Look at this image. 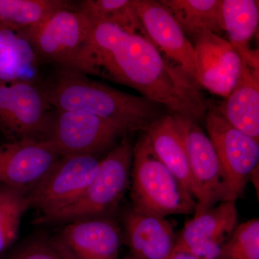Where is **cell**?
I'll return each mask as SVG.
<instances>
[{
    "label": "cell",
    "mask_w": 259,
    "mask_h": 259,
    "mask_svg": "<svg viewBox=\"0 0 259 259\" xmlns=\"http://www.w3.org/2000/svg\"><path fill=\"white\" fill-rule=\"evenodd\" d=\"M134 89L170 113L199 122L208 110L199 86L168 64L147 37L107 23L94 24L65 67Z\"/></svg>",
    "instance_id": "obj_1"
},
{
    "label": "cell",
    "mask_w": 259,
    "mask_h": 259,
    "mask_svg": "<svg viewBox=\"0 0 259 259\" xmlns=\"http://www.w3.org/2000/svg\"><path fill=\"white\" fill-rule=\"evenodd\" d=\"M49 103L59 110L93 114L125 128L146 131L164 115L161 105L90 79L74 70L62 68L51 83H44Z\"/></svg>",
    "instance_id": "obj_2"
},
{
    "label": "cell",
    "mask_w": 259,
    "mask_h": 259,
    "mask_svg": "<svg viewBox=\"0 0 259 259\" xmlns=\"http://www.w3.org/2000/svg\"><path fill=\"white\" fill-rule=\"evenodd\" d=\"M134 145L127 135L100 160L95 178L72 204L48 215H39L35 225L66 224L89 218L112 217L131 185Z\"/></svg>",
    "instance_id": "obj_3"
},
{
    "label": "cell",
    "mask_w": 259,
    "mask_h": 259,
    "mask_svg": "<svg viewBox=\"0 0 259 259\" xmlns=\"http://www.w3.org/2000/svg\"><path fill=\"white\" fill-rule=\"evenodd\" d=\"M131 197L135 210L165 218L194 214L197 207L193 196L156 157L145 132L133 149Z\"/></svg>",
    "instance_id": "obj_4"
},
{
    "label": "cell",
    "mask_w": 259,
    "mask_h": 259,
    "mask_svg": "<svg viewBox=\"0 0 259 259\" xmlns=\"http://www.w3.org/2000/svg\"><path fill=\"white\" fill-rule=\"evenodd\" d=\"M51 108L44 83L0 82V131L8 141L48 140Z\"/></svg>",
    "instance_id": "obj_5"
},
{
    "label": "cell",
    "mask_w": 259,
    "mask_h": 259,
    "mask_svg": "<svg viewBox=\"0 0 259 259\" xmlns=\"http://www.w3.org/2000/svg\"><path fill=\"white\" fill-rule=\"evenodd\" d=\"M174 117L188 157L194 199L197 201L194 215H197L220 202L228 200V183L208 135L196 121L178 115Z\"/></svg>",
    "instance_id": "obj_6"
},
{
    "label": "cell",
    "mask_w": 259,
    "mask_h": 259,
    "mask_svg": "<svg viewBox=\"0 0 259 259\" xmlns=\"http://www.w3.org/2000/svg\"><path fill=\"white\" fill-rule=\"evenodd\" d=\"M128 134L120 125L88 112L54 109L48 140L62 156L98 157L110 151Z\"/></svg>",
    "instance_id": "obj_7"
},
{
    "label": "cell",
    "mask_w": 259,
    "mask_h": 259,
    "mask_svg": "<svg viewBox=\"0 0 259 259\" xmlns=\"http://www.w3.org/2000/svg\"><path fill=\"white\" fill-rule=\"evenodd\" d=\"M206 128L221 161L228 187V200L243 195L250 175L258 168L259 141L232 126L216 107L206 113Z\"/></svg>",
    "instance_id": "obj_8"
},
{
    "label": "cell",
    "mask_w": 259,
    "mask_h": 259,
    "mask_svg": "<svg viewBox=\"0 0 259 259\" xmlns=\"http://www.w3.org/2000/svg\"><path fill=\"white\" fill-rule=\"evenodd\" d=\"M100 160L88 155L61 156L47 176L27 194L28 209L48 215L72 204L95 178Z\"/></svg>",
    "instance_id": "obj_9"
},
{
    "label": "cell",
    "mask_w": 259,
    "mask_h": 259,
    "mask_svg": "<svg viewBox=\"0 0 259 259\" xmlns=\"http://www.w3.org/2000/svg\"><path fill=\"white\" fill-rule=\"evenodd\" d=\"M94 23L76 8L61 10L44 23L18 32L31 45L39 61L65 67L88 40Z\"/></svg>",
    "instance_id": "obj_10"
},
{
    "label": "cell",
    "mask_w": 259,
    "mask_h": 259,
    "mask_svg": "<svg viewBox=\"0 0 259 259\" xmlns=\"http://www.w3.org/2000/svg\"><path fill=\"white\" fill-rule=\"evenodd\" d=\"M61 156L49 140L24 139L0 144V185L27 195Z\"/></svg>",
    "instance_id": "obj_11"
},
{
    "label": "cell",
    "mask_w": 259,
    "mask_h": 259,
    "mask_svg": "<svg viewBox=\"0 0 259 259\" xmlns=\"http://www.w3.org/2000/svg\"><path fill=\"white\" fill-rule=\"evenodd\" d=\"M134 4L150 41L197 84L193 44L171 13L156 0H134Z\"/></svg>",
    "instance_id": "obj_12"
},
{
    "label": "cell",
    "mask_w": 259,
    "mask_h": 259,
    "mask_svg": "<svg viewBox=\"0 0 259 259\" xmlns=\"http://www.w3.org/2000/svg\"><path fill=\"white\" fill-rule=\"evenodd\" d=\"M193 46L197 84L226 98L241 74V56L228 40L214 33L197 37Z\"/></svg>",
    "instance_id": "obj_13"
},
{
    "label": "cell",
    "mask_w": 259,
    "mask_h": 259,
    "mask_svg": "<svg viewBox=\"0 0 259 259\" xmlns=\"http://www.w3.org/2000/svg\"><path fill=\"white\" fill-rule=\"evenodd\" d=\"M56 239L72 259H118L122 232L112 217L66 223Z\"/></svg>",
    "instance_id": "obj_14"
},
{
    "label": "cell",
    "mask_w": 259,
    "mask_h": 259,
    "mask_svg": "<svg viewBox=\"0 0 259 259\" xmlns=\"http://www.w3.org/2000/svg\"><path fill=\"white\" fill-rule=\"evenodd\" d=\"M122 221L131 255L139 259H169L177 236L166 218L131 207L124 211Z\"/></svg>",
    "instance_id": "obj_15"
},
{
    "label": "cell",
    "mask_w": 259,
    "mask_h": 259,
    "mask_svg": "<svg viewBox=\"0 0 259 259\" xmlns=\"http://www.w3.org/2000/svg\"><path fill=\"white\" fill-rule=\"evenodd\" d=\"M216 109L232 126L259 141L258 59H242L236 87Z\"/></svg>",
    "instance_id": "obj_16"
},
{
    "label": "cell",
    "mask_w": 259,
    "mask_h": 259,
    "mask_svg": "<svg viewBox=\"0 0 259 259\" xmlns=\"http://www.w3.org/2000/svg\"><path fill=\"white\" fill-rule=\"evenodd\" d=\"M236 201H223L194 215L177 236L174 252L186 253L193 247L207 243L224 244L237 226Z\"/></svg>",
    "instance_id": "obj_17"
},
{
    "label": "cell",
    "mask_w": 259,
    "mask_h": 259,
    "mask_svg": "<svg viewBox=\"0 0 259 259\" xmlns=\"http://www.w3.org/2000/svg\"><path fill=\"white\" fill-rule=\"evenodd\" d=\"M145 133L156 157L194 197L187 151L173 114H164L158 117Z\"/></svg>",
    "instance_id": "obj_18"
},
{
    "label": "cell",
    "mask_w": 259,
    "mask_h": 259,
    "mask_svg": "<svg viewBox=\"0 0 259 259\" xmlns=\"http://www.w3.org/2000/svg\"><path fill=\"white\" fill-rule=\"evenodd\" d=\"M185 32L194 39L223 30L221 0H160Z\"/></svg>",
    "instance_id": "obj_19"
},
{
    "label": "cell",
    "mask_w": 259,
    "mask_h": 259,
    "mask_svg": "<svg viewBox=\"0 0 259 259\" xmlns=\"http://www.w3.org/2000/svg\"><path fill=\"white\" fill-rule=\"evenodd\" d=\"M40 63L31 45L21 34L0 25V82L38 81Z\"/></svg>",
    "instance_id": "obj_20"
},
{
    "label": "cell",
    "mask_w": 259,
    "mask_h": 259,
    "mask_svg": "<svg viewBox=\"0 0 259 259\" xmlns=\"http://www.w3.org/2000/svg\"><path fill=\"white\" fill-rule=\"evenodd\" d=\"M70 8H75V5L64 0H0V25L20 31Z\"/></svg>",
    "instance_id": "obj_21"
},
{
    "label": "cell",
    "mask_w": 259,
    "mask_h": 259,
    "mask_svg": "<svg viewBox=\"0 0 259 259\" xmlns=\"http://www.w3.org/2000/svg\"><path fill=\"white\" fill-rule=\"evenodd\" d=\"M223 30L237 51L249 47L259 23L258 1L221 0Z\"/></svg>",
    "instance_id": "obj_22"
},
{
    "label": "cell",
    "mask_w": 259,
    "mask_h": 259,
    "mask_svg": "<svg viewBox=\"0 0 259 259\" xmlns=\"http://www.w3.org/2000/svg\"><path fill=\"white\" fill-rule=\"evenodd\" d=\"M94 24L107 23L147 37L134 0H83L75 6Z\"/></svg>",
    "instance_id": "obj_23"
},
{
    "label": "cell",
    "mask_w": 259,
    "mask_h": 259,
    "mask_svg": "<svg viewBox=\"0 0 259 259\" xmlns=\"http://www.w3.org/2000/svg\"><path fill=\"white\" fill-rule=\"evenodd\" d=\"M28 209L25 194L0 185V258L18 239L22 218Z\"/></svg>",
    "instance_id": "obj_24"
},
{
    "label": "cell",
    "mask_w": 259,
    "mask_h": 259,
    "mask_svg": "<svg viewBox=\"0 0 259 259\" xmlns=\"http://www.w3.org/2000/svg\"><path fill=\"white\" fill-rule=\"evenodd\" d=\"M218 259H259V220L236 226L221 248Z\"/></svg>",
    "instance_id": "obj_25"
},
{
    "label": "cell",
    "mask_w": 259,
    "mask_h": 259,
    "mask_svg": "<svg viewBox=\"0 0 259 259\" xmlns=\"http://www.w3.org/2000/svg\"><path fill=\"white\" fill-rule=\"evenodd\" d=\"M1 259H72L55 236H37L7 251Z\"/></svg>",
    "instance_id": "obj_26"
},
{
    "label": "cell",
    "mask_w": 259,
    "mask_h": 259,
    "mask_svg": "<svg viewBox=\"0 0 259 259\" xmlns=\"http://www.w3.org/2000/svg\"><path fill=\"white\" fill-rule=\"evenodd\" d=\"M169 259H198L188 253L174 252Z\"/></svg>",
    "instance_id": "obj_27"
},
{
    "label": "cell",
    "mask_w": 259,
    "mask_h": 259,
    "mask_svg": "<svg viewBox=\"0 0 259 259\" xmlns=\"http://www.w3.org/2000/svg\"><path fill=\"white\" fill-rule=\"evenodd\" d=\"M125 259H139L136 258V257L133 256V255H130L126 257Z\"/></svg>",
    "instance_id": "obj_28"
}]
</instances>
